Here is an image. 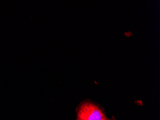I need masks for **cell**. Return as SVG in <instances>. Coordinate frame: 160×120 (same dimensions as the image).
<instances>
[{"label": "cell", "mask_w": 160, "mask_h": 120, "mask_svg": "<svg viewBox=\"0 0 160 120\" xmlns=\"http://www.w3.org/2000/svg\"><path fill=\"white\" fill-rule=\"evenodd\" d=\"M77 120H81V119H79V118H78V119H77Z\"/></svg>", "instance_id": "2"}, {"label": "cell", "mask_w": 160, "mask_h": 120, "mask_svg": "<svg viewBox=\"0 0 160 120\" xmlns=\"http://www.w3.org/2000/svg\"><path fill=\"white\" fill-rule=\"evenodd\" d=\"M107 120H110V119H107Z\"/></svg>", "instance_id": "3"}, {"label": "cell", "mask_w": 160, "mask_h": 120, "mask_svg": "<svg viewBox=\"0 0 160 120\" xmlns=\"http://www.w3.org/2000/svg\"><path fill=\"white\" fill-rule=\"evenodd\" d=\"M78 118L82 120H107L103 111L97 104L90 102H84L79 106Z\"/></svg>", "instance_id": "1"}]
</instances>
